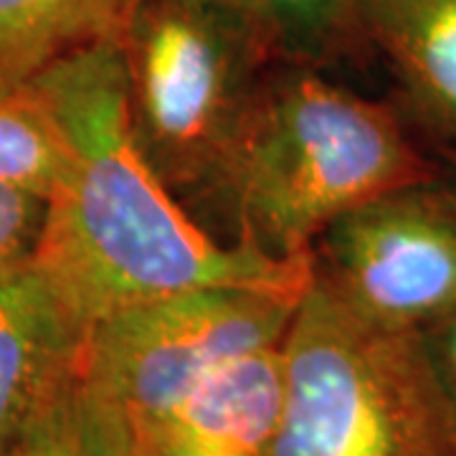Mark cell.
<instances>
[{"mask_svg":"<svg viewBox=\"0 0 456 456\" xmlns=\"http://www.w3.org/2000/svg\"><path fill=\"white\" fill-rule=\"evenodd\" d=\"M31 82L69 147L33 266L84 332L130 305L196 287L310 284V256L277 261L221 244L152 173L132 140L119 41L77 51Z\"/></svg>","mask_w":456,"mask_h":456,"instance_id":"1","label":"cell"},{"mask_svg":"<svg viewBox=\"0 0 456 456\" xmlns=\"http://www.w3.org/2000/svg\"><path fill=\"white\" fill-rule=\"evenodd\" d=\"M441 173L393 102L277 59L208 213L226 224L231 244L305 259L338 216Z\"/></svg>","mask_w":456,"mask_h":456,"instance_id":"2","label":"cell"},{"mask_svg":"<svg viewBox=\"0 0 456 456\" xmlns=\"http://www.w3.org/2000/svg\"><path fill=\"white\" fill-rule=\"evenodd\" d=\"M119 51L140 155L188 211L208 213L279 53L233 0H137Z\"/></svg>","mask_w":456,"mask_h":456,"instance_id":"3","label":"cell"},{"mask_svg":"<svg viewBox=\"0 0 456 456\" xmlns=\"http://www.w3.org/2000/svg\"><path fill=\"white\" fill-rule=\"evenodd\" d=\"M281 362L266 456H456V419L416 330L365 322L310 279Z\"/></svg>","mask_w":456,"mask_h":456,"instance_id":"4","label":"cell"},{"mask_svg":"<svg viewBox=\"0 0 456 456\" xmlns=\"http://www.w3.org/2000/svg\"><path fill=\"white\" fill-rule=\"evenodd\" d=\"M307 287L213 284L137 302L86 330L84 370L132 431L228 362L281 345Z\"/></svg>","mask_w":456,"mask_h":456,"instance_id":"5","label":"cell"},{"mask_svg":"<svg viewBox=\"0 0 456 456\" xmlns=\"http://www.w3.org/2000/svg\"><path fill=\"white\" fill-rule=\"evenodd\" d=\"M312 279L360 320L424 330L456 310V188L446 173L338 216L310 251Z\"/></svg>","mask_w":456,"mask_h":456,"instance_id":"6","label":"cell"},{"mask_svg":"<svg viewBox=\"0 0 456 456\" xmlns=\"http://www.w3.org/2000/svg\"><path fill=\"white\" fill-rule=\"evenodd\" d=\"M360 36L391 71L395 107L424 147L456 163V0H355Z\"/></svg>","mask_w":456,"mask_h":456,"instance_id":"7","label":"cell"},{"mask_svg":"<svg viewBox=\"0 0 456 456\" xmlns=\"http://www.w3.org/2000/svg\"><path fill=\"white\" fill-rule=\"evenodd\" d=\"M281 398V345L256 350L132 428L130 456H266Z\"/></svg>","mask_w":456,"mask_h":456,"instance_id":"8","label":"cell"},{"mask_svg":"<svg viewBox=\"0 0 456 456\" xmlns=\"http://www.w3.org/2000/svg\"><path fill=\"white\" fill-rule=\"evenodd\" d=\"M84 338L33 259L0 277V441L82 362Z\"/></svg>","mask_w":456,"mask_h":456,"instance_id":"9","label":"cell"},{"mask_svg":"<svg viewBox=\"0 0 456 456\" xmlns=\"http://www.w3.org/2000/svg\"><path fill=\"white\" fill-rule=\"evenodd\" d=\"M137 0H0V89L77 51L119 41Z\"/></svg>","mask_w":456,"mask_h":456,"instance_id":"10","label":"cell"},{"mask_svg":"<svg viewBox=\"0 0 456 456\" xmlns=\"http://www.w3.org/2000/svg\"><path fill=\"white\" fill-rule=\"evenodd\" d=\"M132 431L82 362L0 441V456H130Z\"/></svg>","mask_w":456,"mask_h":456,"instance_id":"11","label":"cell"},{"mask_svg":"<svg viewBox=\"0 0 456 456\" xmlns=\"http://www.w3.org/2000/svg\"><path fill=\"white\" fill-rule=\"evenodd\" d=\"M69 167V147L56 114L33 82L0 89V183L49 198Z\"/></svg>","mask_w":456,"mask_h":456,"instance_id":"12","label":"cell"},{"mask_svg":"<svg viewBox=\"0 0 456 456\" xmlns=\"http://www.w3.org/2000/svg\"><path fill=\"white\" fill-rule=\"evenodd\" d=\"M254 18L279 59L327 69L368 53L355 0H233Z\"/></svg>","mask_w":456,"mask_h":456,"instance_id":"13","label":"cell"},{"mask_svg":"<svg viewBox=\"0 0 456 456\" xmlns=\"http://www.w3.org/2000/svg\"><path fill=\"white\" fill-rule=\"evenodd\" d=\"M46 221V200L0 183V277L28 264Z\"/></svg>","mask_w":456,"mask_h":456,"instance_id":"14","label":"cell"},{"mask_svg":"<svg viewBox=\"0 0 456 456\" xmlns=\"http://www.w3.org/2000/svg\"><path fill=\"white\" fill-rule=\"evenodd\" d=\"M426 355L456 419V310L419 330Z\"/></svg>","mask_w":456,"mask_h":456,"instance_id":"15","label":"cell"},{"mask_svg":"<svg viewBox=\"0 0 456 456\" xmlns=\"http://www.w3.org/2000/svg\"><path fill=\"white\" fill-rule=\"evenodd\" d=\"M444 173H446V178L452 180V185L456 188V163L454 165H444Z\"/></svg>","mask_w":456,"mask_h":456,"instance_id":"16","label":"cell"}]
</instances>
